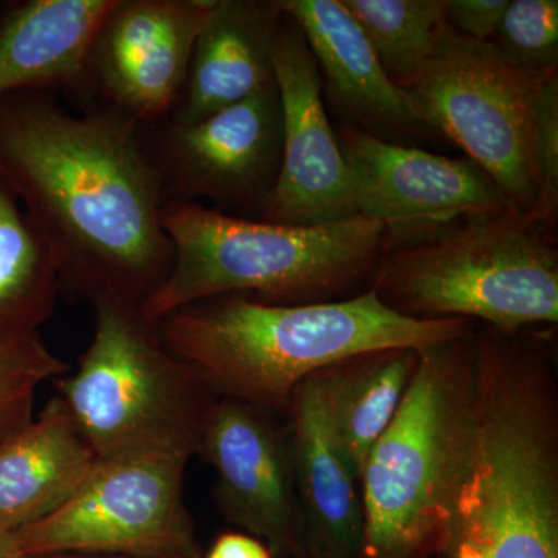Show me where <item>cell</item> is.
Instances as JSON below:
<instances>
[{"instance_id": "obj_7", "label": "cell", "mask_w": 558, "mask_h": 558, "mask_svg": "<svg viewBox=\"0 0 558 558\" xmlns=\"http://www.w3.org/2000/svg\"><path fill=\"white\" fill-rule=\"evenodd\" d=\"M94 336L57 396L98 458L163 451L196 457L218 396L165 347L142 304L98 296Z\"/></svg>"}, {"instance_id": "obj_25", "label": "cell", "mask_w": 558, "mask_h": 558, "mask_svg": "<svg viewBox=\"0 0 558 558\" xmlns=\"http://www.w3.org/2000/svg\"><path fill=\"white\" fill-rule=\"evenodd\" d=\"M202 558H274L269 548L253 535L241 531L223 532Z\"/></svg>"}, {"instance_id": "obj_27", "label": "cell", "mask_w": 558, "mask_h": 558, "mask_svg": "<svg viewBox=\"0 0 558 558\" xmlns=\"http://www.w3.org/2000/svg\"><path fill=\"white\" fill-rule=\"evenodd\" d=\"M28 558H132V557H117V556H98V554H44V556L28 557Z\"/></svg>"}, {"instance_id": "obj_8", "label": "cell", "mask_w": 558, "mask_h": 558, "mask_svg": "<svg viewBox=\"0 0 558 558\" xmlns=\"http://www.w3.org/2000/svg\"><path fill=\"white\" fill-rule=\"evenodd\" d=\"M190 459L163 451L98 458L60 509L13 532L14 545L24 558L62 553L202 558L183 499Z\"/></svg>"}, {"instance_id": "obj_14", "label": "cell", "mask_w": 558, "mask_h": 558, "mask_svg": "<svg viewBox=\"0 0 558 558\" xmlns=\"http://www.w3.org/2000/svg\"><path fill=\"white\" fill-rule=\"evenodd\" d=\"M286 417L304 524L301 557L363 558L362 483L330 428L317 374L293 391Z\"/></svg>"}, {"instance_id": "obj_2", "label": "cell", "mask_w": 558, "mask_h": 558, "mask_svg": "<svg viewBox=\"0 0 558 558\" xmlns=\"http://www.w3.org/2000/svg\"><path fill=\"white\" fill-rule=\"evenodd\" d=\"M165 347L218 398L288 416L293 391L341 360L377 349L435 347L468 336L469 319H416L373 290L310 304H267L247 295L197 301L156 322Z\"/></svg>"}, {"instance_id": "obj_6", "label": "cell", "mask_w": 558, "mask_h": 558, "mask_svg": "<svg viewBox=\"0 0 558 558\" xmlns=\"http://www.w3.org/2000/svg\"><path fill=\"white\" fill-rule=\"evenodd\" d=\"M369 290L403 317L502 330L558 322L554 227L517 209L480 216L381 255Z\"/></svg>"}, {"instance_id": "obj_11", "label": "cell", "mask_w": 558, "mask_h": 558, "mask_svg": "<svg viewBox=\"0 0 558 558\" xmlns=\"http://www.w3.org/2000/svg\"><path fill=\"white\" fill-rule=\"evenodd\" d=\"M337 138L351 172L357 216L381 223L385 252L428 240L464 220L513 209L469 157L438 156L349 126L337 131Z\"/></svg>"}, {"instance_id": "obj_9", "label": "cell", "mask_w": 558, "mask_h": 558, "mask_svg": "<svg viewBox=\"0 0 558 558\" xmlns=\"http://www.w3.org/2000/svg\"><path fill=\"white\" fill-rule=\"evenodd\" d=\"M167 204H199L259 219L277 185L282 124L277 86L197 121L142 128Z\"/></svg>"}, {"instance_id": "obj_24", "label": "cell", "mask_w": 558, "mask_h": 558, "mask_svg": "<svg viewBox=\"0 0 558 558\" xmlns=\"http://www.w3.org/2000/svg\"><path fill=\"white\" fill-rule=\"evenodd\" d=\"M509 0H446L447 21L465 38L490 43Z\"/></svg>"}, {"instance_id": "obj_21", "label": "cell", "mask_w": 558, "mask_h": 558, "mask_svg": "<svg viewBox=\"0 0 558 558\" xmlns=\"http://www.w3.org/2000/svg\"><path fill=\"white\" fill-rule=\"evenodd\" d=\"M398 86L409 83L438 50L450 24L446 0H340Z\"/></svg>"}, {"instance_id": "obj_5", "label": "cell", "mask_w": 558, "mask_h": 558, "mask_svg": "<svg viewBox=\"0 0 558 558\" xmlns=\"http://www.w3.org/2000/svg\"><path fill=\"white\" fill-rule=\"evenodd\" d=\"M400 87L418 123L457 142L513 209L556 227L557 68H517L450 25L427 65Z\"/></svg>"}, {"instance_id": "obj_26", "label": "cell", "mask_w": 558, "mask_h": 558, "mask_svg": "<svg viewBox=\"0 0 558 558\" xmlns=\"http://www.w3.org/2000/svg\"><path fill=\"white\" fill-rule=\"evenodd\" d=\"M0 558H24L14 545L11 532L0 531Z\"/></svg>"}, {"instance_id": "obj_4", "label": "cell", "mask_w": 558, "mask_h": 558, "mask_svg": "<svg viewBox=\"0 0 558 558\" xmlns=\"http://www.w3.org/2000/svg\"><path fill=\"white\" fill-rule=\"evenodd\" d=\"M473 333L418 351L405 398L360 478L363 558H436L444 548L475 428Z\"/></svg>"}, {"instance_id": "obj_3", "label": "cell", "mask_w": 558, "mask_h": 558, "mask_svg": "<svg viewBox=\"0 0 558 558\" xmlns=\"http://www.w3.org/2000/svg\"><path fill=\"white\" fill-rule=\"evenodd\" d=\"M174 263L142 310L150 322L208 299L247 295L267 304L341 300L385 252L381 223L355 216L325 226L236 218L199 204H167Z\"/></svg>"}, {"instance_id": "obj_15", "label": "cell", "mask_w": 558, "mask_h": 558, "mask_svg": "<svg viewBox=\"0 0 558 558\" xmlns=\"http://www.w3.org/2000/svg\"><path fill=\"white\" fill-rule=\"evenodd\" d=\"M282 13L299 25L322 89L349 128L388 140L416 134L422 124L409 97L381 68L369 40L340 0H278Z\"/></svg>"}, {"instance_id": "obj_19", "label": "cell", "mask_w": 558, "mask_h": 558, "mask_svg": "<svg viewBox=\"0 0 558 558\" xmlns=\"http://www.w3.org/2000/svg\"><path fill=\"white\" fill-rule=\"evenodd\" d=\"M417 362L416 349H377L317 373L330 428L360 478L371 449L405 398Z\"/></svg>"}, {"instance_id": "obj_10", "label": "cell", "mask_w": 558, "mask_h": 558, "mask_svg": "<svg viewBox=\"0 0 558 558\" xmlns=\"http://www.w3.org/2000/svg\"><path fill=\"white\" fill-rule=\"evenodd\" d=\"M213 2L116 0L69 101L76 110H95L135 128L170 119Z\"/></svg>"}, {"instance_id": "obj_17", "label": "cell", "mask_w": 558, "mask_h": 558, "mask_svg": "<svg viewBox=\"0 0 558 558\" xmlns=\"http://www.w3.org/2000/svg\"><path fill=\"white\" fill-rule=\"evenodd\" d=\"M116 0H22L0 5V98L80 89L92 43Z\"/></svg>"}, {"instance_id": "obj_13", "label": "cell", "mask_w": 558, "mask_h": 558, "mask_svg": "<svg viewBox=\"0 0 558 558\" xmlns=\"http://www.w3.org/2000/svg\"><path fill=\"white\" fill-rule=\"evenodd\" d=\"M271 65L281 105V167L259 220L325 226L355 218L351 172L329 123L317 64L286 14Z\"/></svg>"}, {"instance_id": "obj_28", "label": "cell", "mask_w": 558, "mask_h": 558, "mask_svg": "<svg viewBox=\"0 0 558 558\" xmlns=\"http://www.w3.org/2000/svg\"><path fill=\"white\" fill-rule=\"evenodd\" d=\"M300 558H303V557H300Z\"/></svg>"}, {"instance_id": "obj_18", "label": "cell", "mask_w": 558, "mask_h": 558, "mask_svg": "<svg viewBox=\"0 0 558 558\" xmlns=\"http://www.w3.org/2000/svg\"><path fill=\"white\" fill-rule=\"evenodd\" d=\"M97 453L60 396L0 442V531L17 532L61 508L89 475Z\"/></svg>"}, {"instance_id": "obj_23", "label": "cell", "mask_w": 558, "mask_h": 558, "mask_svg": "<svg viewBox=\"0 0 558 558\" xmlns=\"http://www.w3.org/2000/svg\"><path fill=\"white\" fill-rule=\"evenodd\" d=\"M490 44L517 68L556 69L557 0H509Z\"/></svg>"}, {"instance_id": "obj_20", "label": "cell", "mask_w": 558, "mask_h": 558, "mask_svg": "<svg viewBox=\"0 0 558 558\" xmlns=\"http://www.w3.org/2000/svg\"><path fill=\"white\" fill-rule=\"evenodd\" d=\"M60 296L57 259L0 175V339L39 333Z\"/></svg>"}, {"instance_id": "obj_12", "label": "cell", "mask_w": 558, "mask_h": 558, "mask_svg": "<svg viewBox=\"0 0 558 558\" xmlns=\"http://www.w3.org/2000/svg\"><path fill=\"white\" fill-rule=\"evenodd\" d=\"M279 417L242 400L218 398L196 457L215 472V499L223 519L259 538L274 558H300L303 515L289 425Z\"/></svg>"}, {"instance_id": "obj_1", "label": "cell", "mask_w": 558, "mask_h": 558, "mask_svg": "<svg viewBox=\"0 0 558 558\" xmlns=\"http://www.w3.org/2000/svg\"><path fill=\"white\" fill-rule=\"evenodd\" d=\"M0 175L49 245L61 296L145 304L174 250L142 128L46 90L0 98Z\"/></svg>"}, {"instance_id": "obj_16", "label": "cell", "mask_w": 558, "mask_h": 558, "mask_svg": "<svg viewBox=\"0 0 558 558\" xmlns=\"http://www.w3.org/2000/svg\"><path fill=\"white\" fill-rule=\"evenodd\" d=\"M282 17L278 0H215L168 120L205 119L274 84L271 58Z\"/></svg>"}, {"instance_id": "obj_22", "label": "cell", "mask_w": 558, "mask_h": 558, "mask_svg": "<svg viewBox=\"0 0 558 558\" xmlns=\"http://www.w3.org/2000/svg\"><path fill=\"white\" fill-rule=\"evenodd\" d=\"M69 368L39 333L0 339V442L35 417L40 385L64 376Z\"/></svg>"}]
</instances>
